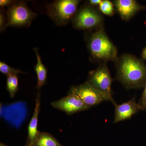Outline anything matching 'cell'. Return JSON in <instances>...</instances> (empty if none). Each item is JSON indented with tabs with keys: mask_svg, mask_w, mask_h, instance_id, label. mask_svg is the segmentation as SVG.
<instances>
[{
	"mask_svg": "<svg viewBox=\"0 0 146 146\" xmlns=\"http://www.w3.org/2000/svg\"><path fill=\"white\" fill-rule=\"evenodd\" d=\"M116 78L127 89H141L146 84V65L132 55H123L117 60Z\"/></svg>",
	"mask_w": 146,
	"mask_h": 146,
	"instance_id": "6da1fadb",
	"label": "cell"
},
{
	"mask_svg": "<svg viewBox=\"0 0 146 146\" xmlns=\"http://www.w3.org/2000/svg\"><path fill=\"white\" fill-rule=\"evenodd\" d=\"M88 47L93 57L97 60L117 61V51L102 28L98 29L89 36Z\"/></svg>",
	"mask_w": 146,
	"mask_h": 146,
	"instance_id": "7a4b0ae2",
	"label": "cell"
},
{
	"mask_svg": "<svg viewBox=\"0 0 146 146\" xmlns=\"http://www.w3.org/2000/svg\"><path fill=\"white\" fill-rule=\"evenodd\" d=\"M112 80L106 63L100 64L96 70L89 74L86 82L100 94L104 101H110L115 103L111 92Z\"/></svg>",
	"mask_w": 146,
	"mask_h": 146,
	"instance_id": "3957f363",
	"label": "cell"
},
{
	"mask_svg": "<svg viewBox=\"0 0 146 146\" xmlns=\"http://www.w3.org/2000/svg\"><path fill=\"white\" fill-rule=\"evenodd\" d=\"M103 22V19L100 13L89 6L80 9L73 19L74 27L80 29H100Z\"/></svg>",
	"mask_w": 146,
	"mask_h": 146,
	"instance_id": "277c9868",
	"label": "cell"
},
{
	"mask_svg": "<svg viewBox=\"0 0 146 146\" xmlns=\"http://www.w3.org/2000/svg\"><path fill=\"white\" fill-rule=\"evenodd\" d=\"M36 15L25 3H18L9 9L6 26H23L29 25Z\"/></svg>",
	"mask_w": 146,
	"mask_h": 146,
	"instance_id": "5b68a950",
	"label": "cell"
},
{
	"mask_svg": "<svg viewBox=\"0 0 146 146\" xmlns=\"http://www.w3.org/2000/svg\"><path fill=\"white\" fill-rule=\"evenodd\" d=\"M79 2L78 0L56 1L52 5L50 14L58 23H67L76 13Z\"/></svg>",
	"mask_w": 146,
	"mask_h": 146,
	"instance_id": "8992f818",
	"label": "cell"
},
{
	"mask_svg": "<svg viewBox=\"0 0 146 146\" xmlns=\"http://www.w3.org/2000/svg\"><path fill=\"white\" fill-rule=\"evenodd\" d=\"M69 94L78 97L89 108L104 101L100 94L86 82L81 85L72 86Z\"/></svg>",
	"mask_w": 146,
	"mask_h": 146,
	"instance_id": "52a82bcc",
	"label": "cell"
},
{
	"mask_svg": "<svg viewBox=\"0 0 146 146\" xmlns=\"http://www.w3.org/2000/svg\"><path fill=\"white\" fill-rule=\"evenodd\" d=\"M54 108L62 110L68 115L89 109L80 99L76 95L69 94L68 96L51 103Z\"/></svg>",
	"mask_w": 146,
	"mask_h": 146,
	"instance_id": "ba28073f",
	"label": "cell"
},
{
	"mask_svg": "<svg viewBox=\"0 0 146 146\" xmlns=\"http://www.w3.org/2000/svg\"><path fill=\"white\" fill-rule=\"evenodd\" d=\"M115 115L113 123H117L124 120L130 119L133 116L141 110L139 104L135 99H131L122 104L118 105L116 103Z\"/></svg>",
	"mask_w": 146,
	"mask_h": 146,
	"instance_id": "9c48e42d",
	"label": "cell"
},
{
	"mask_svg": "<svg viewBox=\"0 0 146 146\" xmlns=\"http://www.w3.org/2000/svg\"><path fill=\"white\" fill-rule=\"evenodd\" d=\"M113 3L119 15L125 21H128L143 8L133 0H116Z\"/></svg>",
	"mask_w": 146,
	"mask_h": 146,
	"instance_id": "30bf717a",
	"label": "cell"
},
{
	"mask_svg": "<svg viewBox=\"0 0 146 146\" xmlns=\"http://www.w3.org/2000/svg\"><path fill=\"white\" fill-rule=\"evenodd\" d=\"M40 110V101L39 92L35 101L34 112L28 127L27 141L26 146H32L39 131L37 129V125Z\"/></svg>",
	"mask_w": 146,
	"mask_h": 146,
	"instance_id": "8fae6325",
	"label": "cell"
},
{
	"mask_svg": "<svg viewBox=\"0 0 146 146\" xmlns=\"http://www.w3.org/2000/svg\"><path fill=\"white\" fill-rule=\"evenodd\" d=\"M34 50L36 57V64L35 67V70L37 77V88L40 89L43 85H44L46 82L47 70L42 63L38 50L35 48H34Z\"/></svg>",
	"mask_w": 146,
	"mask_h": 146,
	"instance_id": "7c38bea8",
	"label": "cell"
},
{
	"mask_svg": "<svg viewBox=\"0 0 146 146\" xmlns=\"http://www.w3.org/2000/svg\"><path fill=\"white\" fill-rule=\"evenodd\" d=\"M32 146H63L52 134L39 131Z\"/></svg>",
	"mask_w": 146,
	"mask_h": 146,
	"instance_id": "4fadbf2b",
	"label": "cell"
},
{
	"mask_svg": "<svg viewBox=\"0 0 146 146\" xmlns=\"http://www.w3.org/2000/svg\"><path fill=\"white\" fill-rule=\"evenodd\" d=\"M6 88L10 97L13 98L18 89V79L17 75L7 76Z\"/></svg>",
	"mask_w": 146,
	"mask_h": 146,
	"instance_id": "5bb4252c",
	"label": "cell"
},
{
	"mask_svg": "<svg viewBox=\"0 0 146 146\" xmlns=\"http://www.w3.org/2000/svg\"><path fill=\"white\" fill-rule=\"evenodd\" d=\"M100 10L104 14L108 16H112L114 14L113 5L110 1L108 0L102 1L99 5Z\"/></svg>",
	"mask_w": 146,
	"mask_h": 146,
	"instance_id": "9a60e30c",
	"label": "cell"
},
{
	"mask_svg": "<svg viewBox=\"0 0 146 146\" xmlns=\"http://www.w3.org/2000/svg\"><path fill=\"white\" fill-rule=\"evenodd\" d=\"M0 72L7 76L12 75H17L18 74H25V72L19 70L14 69L9 66L5 63L0 62Z\"/></svg>",
	"mask_w": 146,
	"mask_h": 146,
	"instance_id": "2e32d148",
	"label": "cell"
},
{
	"mask_svg": "<svg viewBox=\"0 0 146 146\" xmlns=\"http://www.w3.org/2000/svg\"><path fill=\"white\" fill-rule=\"evenodd\" d=\"M141 108V110H146V84L144 87V90L138 103Z\"/></svg>",
	"mask_w": 146,
	"mask_h": 146,
	"instance_id": "e0dca14e",
	"label": "cell"
},
{
	"mask_svg": "<svg viewBox=\"0 0 146 146\" xmlns=\"http://www.w3.org/2000/svg\"><path fill=\"white\" fill-rule=\"evenodd\" d=\"M102 1V0H90L89 2L91 5L96 6L100 5Z\"/></svg>",
	"mask_w": 146,
	"mask_h": 146,
	"instance_id": "ac0fdd59",
	"label": "cell"
},
{
	"mask_svg": "<svg viewBox=\"0 0 146 146\" xmlns=\"http://www.w3.org/2000/svg\"><path fill=\"white\" fill-rule=\"evenodd\" d=\"M11 3V1L9 0H1L0 5L1 6H5L9 5Z\"/></svg>",
	"mask_w": 146,
	"mask_h": 146,
	"instance_id": "d6986e66",
	"label": "cell"
},
{
	"mask_svg": "<svg viewBox=\"0 0 146 146\" xmlns=\"http://www.w3.org/2000/svg\"><path fill=\"white\" fill-rule=\"evenodd\" d=\"M0 24H1V28L4 25V19L3 16V14H1V17H0Z\"/></svg>",
	"mask_w": 146,
	"mask_h": 146,
	"instance_id": "ffe728a7",
	"label": "cell"
},
{
	"mask_svg": "<svg viewBox=\"0 0 146 146\" xmlns=\"http://www.w3.org/2000/svg\"><path fill=\"white\" fill-rule=\"evenodd\" d=\"M142 57L144 59L146 60V46L143 50L142 53Z\"/></svg>",
	"mask_w": 146,
	"mask_h": 146,
	"instance_id": "44dd1931",
	"label": "cell"
},
{
	"mask_svg": "<svg viewBox=\"0 0 146 146\" xmlns=\"http://www.w3.org/2000/svg\"><path fill=\"white\" fill-rule=\"evenodd\" d=\"M0 146H8L6 145L5 144H4L3 143H0Z\"/></svg>",
	"mask_w": 146,
	"mask_h": 146,
	"instance_id": "7402d4cb",
	"label": "cell"
},
{
	"mask_svg": "<svg viewBox=\"0 0 146 146\" xmlns=\"http://www.w3.org/2000/svg\"></svg>",
	"mask_w": 146,
	"mask_h": 146,
	"instance_id": "603a6c76",
	"label": "cell"
}]
</instances>
